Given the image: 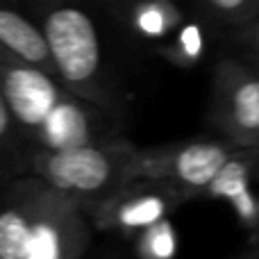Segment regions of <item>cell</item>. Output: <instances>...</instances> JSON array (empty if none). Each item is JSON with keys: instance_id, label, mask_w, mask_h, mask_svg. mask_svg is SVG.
Returning a JSON list of instances; mask_svg holds the SVG:
<instances>
[{"instance_id": "6da1fadb", "label": "cell", "mask_w": 259, "mask_h": 259, "mask_svg": "<svg viewBox=\"0 0 259 259\" xmlns=\"http://www.w3.org/2000/svg\"><path fill=\"white\" fill-rule=\"evenodd\" d=\"M82 237L71 198L41 180H16L0 196V259H73Z\"/></svg>"}, {"instance_id": "ba28073f", "label": "cell", "mask_w": 259, "mask_h": 259, "mask_svg": "<svg viewBox=\"0 0 259 259\" xmlns=\"http://www.w3.org/2000/svg\"><path fill=\"white\" fill-rule=\"evenodd\" d=\"M41 143L46 150H68V148L87 146L89 139V125H87V116L77 105L73 103H62L55 107L50 118L46 121L44 130L39 132Z\"/></svg>"}, {"instance_id": "5bb4252c", "label": "cell", "mask_w": 259, "mask_h": 259, "mask_svg": "<svg viewBox=\"0 0 259 259\" xmlns=\"http://www.w3.org/2000/svg\"><path fill=\"white\" fill-rule=\"evenodd\" d=\"M180 41H182V46H184V53L196 57L198 50H200V34H198L196 27H187V30L182 32V36H180Z\"/></svg>"}, {"instance_id": "277c9868", "label": "cell", "mask_w": 259, "mask_h": 259, "mask_svg": "<svg viewBox=\"0 0 259 259\" xmlns=\"http://www.w3.org/2000/svg\"><path fill=\"white\" fill-rule=\"evenodd\" d=\"M0 94L14 123L36 137L62 103V94L48 73L16 62H0Z\"/></svg>"}, {"instance_id": "4fadbf2b", "label": "cell", "mask_w": 259, "mask_h": 259, "mask_svg": "<svg viewBox=\"0 0 259 259\" xmlns=\"http://www.w3.org/2000/svg\"><path fill=\"white\" fill-rule=\"evenodd\" d=\"M152 252L157 257H168L173 252V237H170L168 228H161L159 237L152 239Z\"/></svg>"}, {"instance_id": "5b68a950", "label": "cell", "mask_w": 259, "mask_h": 259, "mask_svg": "<svg viewBox=\"0 0 259 259\" xmlns=\"http://www.w3.org/2000/svg\"><path fill=\"white\" fill-rule=\"evenodd\" d=\"M0 53L9 62L36 68L48 75L55 73L44 32L18 12L5 7H0Z\"/></svg>"}, {"instance_id": "30bf717a", "label": "cell", "mask_w": 259, "mask_h": 259, "mask_svg": "<svg viewBox=\"0 0 259 259\" xmlns=\"http://www.w3.org/2000/svg\"><path fill=\"white\" fill-rule=\"evenodd\" d=\"M161 214V202L157 198H141L121 209V221L127 225H148Z\"/></svg>"}, {"instance_id": "8992f818", "label": "cell", "mask_w": 259, "mask_h": 259, "mask_svg": "<svg viewBox=\"0 0 259 259\" xmlns=\"http://www.w3.org/2000/svg\"><path fill=\"white\" fill-rule=\"evenodd\" d=\"M225 77V75H223ZM228 84L221 91V114L225 130L239 139L259 137V77L234 73L225 77Z\"/></svg>"}, {"instance_id": "8fae6325", "label": "cell", "mask_w": 259, "mask_h": 259, "mask_svg": "<svg viewBox=\"0 0 259 259\" xmlns=\"http://www.w3.org/2000/svg\"><path fill=\"white\" fill-rule=\"evenodd\" d=\"M12 137H14V118L9 114V107L0 94V173L5 170L7 157L12 152Z\"/></svg>"}, {"instance_id": "9c48e42d", "label": "cell", "mask_w": 259, "mask_h": 259, "mask_svg": "<svg viewBox=\"0 0 259 259\" xmlns=\"http://www.w3.org/2000/svg\"><path fill=\"white\" fill-rule=\"evenodd\" d=\"M246 184H248V166L246 161L230 159L225 168L216 175V180L209 184V191L216 196H228L234 198L237 202H243L246 196Z\"/></svg>"}, {"instance_id": "52a82bcc", "label": "cell", "mask_w": 259, "mask_h": 259, "mask_svg": "<svg viewBox=\"0 0 259 259\" xmlns=\"http://www.w3.org/2000/svg\"><path fill=\"white\" fill-rule=\"evenodd\" d=\"M230 159V150L221 143H191L173 157L170 170L184 187L205 189L214 182Z\"/></svg>"}, {"instance_id": "3957f363", "label": "cell", "mask_w": 259, "mask_h": 259, "mask_svg": "<svg viewBox=\"0 0 259 259\" xmlns=\"http://www.w3.org/2000/svg\"><path fill=\"white\" fill-rule=\"evenodd\" d=\"M32 166L36 180L66 198L98 193L116 178V161L89 143L68 150H44L32 159Z\"/></svg>"}, {"instance_id": "2e32d148", "label": "cell", "mask_w": 259, "mask_h": 259, "mask_svg": "<svg viewBox=\"0 0 259 259\" xmlns=\"http://www.w3.org/2000/svg\"><path fill=\"white\" fill-rule=\"evenodd\" d=\"M0 62H9V59H7V57H5V55H3V53H0Z\"/></svg>"}, {"instance_id": "9a60e30c", "label": "cell", "mask_w": 259, "mask_h": 259, "mask_svg": "<svg viewBox=\"0 0 259 259\" xmlns=\"http://www.w3.org/2000/svg\"><path fill=\"white\" fill-rule=\"evenodd\" d=\"M207 7L214 9V12H221V14H230V12L248 9V5L241 3V0H211V3H207Z\"/></svg>"}, {"instance_id": "7c38bea8", "label": "cell", "mask_w": 259, "mask_h": 259, "mask_svg": "<svg viewBox=\"0 0 259 259\" xmlns=\"http://www.w3.org/2000/svg\"><path fill=\"white\" fill-rule=\"evenodd\" d=\"M164 23H166V18L155 7H143L141 14H139V27L143 32H148V34H159L164 30Z\"/></svg>"}, {"instance_id": "e0dca14e", "label": "cell", "mask_w": 259, "mask_h": 259, "mask_svg": "<svg viewBox=\"0 0 259 259\" xmlns=\"http://www.w3.org/2000/svg\"><path fill=\"white\" fill-rule=\"evenodd\" d=\"M257 46H259V25H257Z\"/></svg>"}, {"instance_id": "7a4b0ae2", "label": "cell", "mask_w": 259, "mask_h": 259, "mask_svg": "<svg viewBox=\"0 0 259 259\" xmlns=\"http://www.w3.org/2000/svg\"><path fill=\"white\" fill-rule=\"evenodd\" d=\"M44 39L53 71L71 87H84L98 73L100 44L91 18L82 9L57 7L44 18Z\"/></svg>"}, {"instance_id": "ac0fdd59", "label": "cell", "mask_w": 259, "mask_h": 259, "mask_svg": "<svg viewBox=\"0 0 259 259\" xmlns=\"http://www.w3.org/2000/svg\"><path fill=\"white\" fill-rule=\"evenodd\" d=\"M257 7H259V5H257Z\"/></svg>"}]
</instances>
